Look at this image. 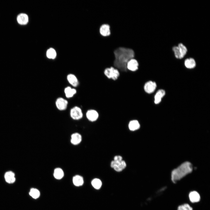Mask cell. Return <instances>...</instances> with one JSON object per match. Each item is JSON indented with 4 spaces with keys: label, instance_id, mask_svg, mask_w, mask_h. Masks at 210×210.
<instances>
[{
    "label": "cell",
    "instance_id": "e0dca14e",
    "mask_svg": "<svg viewBox=\"0 0 210 210\" xmlns=\"http://www.w3.org/2000/svg\"><path fill=\"white\" fill-rule=\"evenodd\" d=\"M67 80L72 86L76 87L78 84V82L77 77L72 74H69L67 76Z\"/></svg>",
    "mask_w": 210,
    "mask_h": 210
},
{
    "label": "cell",
    "instance_id": "5b68a950",
    "mask_svg": "<svg viewBox=\"0 0 210 210\" xmlns=\"http://www.w3.org/2000/svg\"><path fill=\"white\" fill-rule=\"evenodd\" d=\"M111 166L116 171L120 172L126 167V164L123 160L121 161L113 160L111 162Z\"/></svg>",
    "mask_w": 210,
    "mask_h": 210
},
{
    "label": "cell",
    "instance_id": "3957f363",
    "mask_svg": "<svg viewBox=\"0 0 210 210\" xmlns=\"http://www.w3.org/2000/svg\"><path fill=\"white\" fill-rule=\"evenodd\" d=\"M104 73L108 79L113 80L117 79L120 74L119 71L113 66L106 68L104 71Z\"/></svg>",
    "mask_w": 210,
    "mask_h": 210
},
{
    "label": "cell",
    "instance_id": "9c48e42d",
    "mask_svg": "<svg viewBox=\"0 0 210 210\" xmlns=\"http://www.w3.org/2000/svg\"><path fill=\"white\" fill-rule=\"evenodd\" d=\"M16 20L18 23L21 25H25L27 24L29 21L28 15L25 13H19L16 17Z\"/></svg>",
    "mask_w": 210,
    "mask_h": 210
},
{
    "label": "cell",
    "instance_id": "44dd1931",
    "mask_svg": "<svg viewBox=\"0 0 210 210\" xmlns=\"http://www.w3.org/2000/svg\"><path fill=\"white\" fill-rule=\"evenodd\" d=\"M177 46L181 59L183 58L186 55L188 51L186 47L181 43H179Z\"/></svg>",
    "mask_w": 210,
    "mask_h": 210
},
{
    "label": "cell",
    "instance_id": "6da1fadb",
    "mask_svg": "<svg viewBox=\"0 0 210 210\" xmlns=\"http://www.w3.org/2000/svg\"><path fill=\"white\" fill-rule=\"evenodd\" d=\"M114 59L113 66L117 69L120 72H125L128 70L126 65L130 59L134 58L135 52L132 49L119 47L113 52Z\"/></svg>",
    "mask_w": 210,
    "mask_h": 210
},
{
    "label": "cell",
    "instance_id": "7a4b0ae2",
    "mask_svg": "<svg viewBox=\"0 0 210 210\" xmlns=\"http://www.w3.org/2000/svg\"><path fill=\"white\" fill-rule=\"evenodd\" d=\"M192 170V166L190 163L188 162H184L172 171L171 174L172 182L176 183L191 173Z\"/></svg>",
    "mask_w": 210,
    "mask_h": 210
},
{
    "label": "cell",
    "instance_id": "8fae6325",
    "mask_svg": "<svg viewBox=\"0 0 210 210\" xmlns=\"http://www.w3.org/2000/svg\"><path fill=\"white\" fill-rule=\"evenodd\" d=\"M99 32L100 35L103 36H109L111 34L110 26L107 24H102L99 28Z\"/></svg>",
    "mask_w": 210,
    "mask_h": 210
},
{
    "label": "cell",
    "instance_id": "52a82bcc",
    "mask_svg": "<svg viewBox=\"0 0 210 210\" xmlns=\"http://www.w3.org/2000/svg\"><path fill=\"white\" fill-rule=\"evenodd\" d=\"M139 63L137 60L135 58H132L130 60L127 62L126 67L128 70L135 72L138 70Z\"/></svg>",
    "mask_w": 210,
    "mask_h": 210
},
{
    "label": "cell",
    "instance_id": "277c9868",
    "mask_svg": "<svg viewBox=\"0 0 210 210\" xmlns=\"http://www.w3.org/2000/svg\"><path fill=\"white\" fill-rule=\"evenodd\" d=\"M156 87L157 85L155 82L149 80L144 83L143 89L144 91L146 93L150 94L154 92L155 90Z\"/></svg>",
    "mask_w": 210,
    "mask_h": 210
},
{
    "label": "cell",
    "instance_id": "603a6c76",
    "mask_svg": "<svg viewBox=\"0 0 210 210\" xmlns=\"http://www.w3.org/2000/svg\"><path fill=\"white\" fill-rule=\"evenodd\" d=\"M29 193L31 197L35 199L38 198L40 195L39 191L37 189L35 188H31Z\"/></svg>",
    "mask_w": 210,
    "mask_h": 210
},
{
    "label": "cell",
    "instance_id": "ffe728a7",
    "mask_svg": "<svg viewBox=\"0 0 210 210\" xmlns=\"http://www.w3.org/2000/svg\"><path fill=\"white\" fill-rule=\"evenodd\" d=\"M64 92L66 97L68 98L73 97L76 92V89L69 86L65 88Z\"/></svg>",
    "mask_w": 210,
    "mask_h": 210
},
{
    "label": "cell",
    "instance_id": "d4e9b609",
    "mask_svg": "<svg viewBox=\"0 0 210 210\" xmlns=\"http://www.w3.org/2000/svg\"><path fill=\"white\" fill-rule=\"evenodd\" d=\"M46 56L48 58L55 59L56 56V53L55 50L52 48L49 49L47 51Z\"/></svg>",
    "mask_w": 210,
    "mask_h": 210
},
{
    "label": "cell",
    "instance_id": "9a60e30c",
    "mask_svg": "<svg viewBox=\"0 0 210 210\" xmlns=\"http://www.w3.org/2000/svg\"><path fill=\"white\" fill-rule=\"evenodd\" d=\"M4 178L6 182L10 184L14 183L15 180V174L11 171L6 172L4 175Z\"/></svg>",
    "mask_w": 210,
    "mask_h": 210
},
{
    "label": "cell",
    "instance_id": "d6986e66",
    "mask_svg": "<svg viewBox=\"0 0 210 210\" xmlns=\"http://www.w3.org/2000/svg\"><path fill=\"white\" fill-rule=\"evenodd\" d=\"M73 182L74 185L79 186H82L83 184L84 181L82 177L80 175H76L73 177Z\"/></svg>",
    "mask_w": 210,
    "mask_h": 210
},
{
    "label": "cell",
    "instance_id": "30bf717a",
    "mask_svg": "<svg viewBox=\"0 0 210 210\" xmlns=\"http://www.w3.org/2000/svg\"><path fill=\"white\" fill-rule=\"evenodd\" d=\"M68 104V101L62 97L58 98L56 101V106L58 109L60 111L65 110Z\"/></svg>",
    "mask_w": 210,
    "mask_h": 210
},
{
    "label": "cell",
    "instance_id": "2e32d148",
    "mask_svg": "<svg viewBox=\"0 0 210 210\" xmlns=\"http://www.w3.org/2000/svg\"><path fill=\"white\" fill-rule=\"evenodd\" d=\"M140 126L139 121L136 119L131 120L130 121L128 124L129 129L132 131L138 130Z\"/></svg>",
    "mask_w": 210,
    "mask_h": 210
},
{
    "label": "cell",
    "instance_id": "4fadbf2b",
    "mask_svg": "<svg viewBox=\"0 0 210 210\" xmlns=\"http://www.w3.org/2000/svg\"><path fill=\"white\" fill-rule=\"evenodd\" d=\"M189 197L190 201L193 203L198 202L200 200L199 194L196 191H192L189 194Z\"/></svg>",
    "mask_w": 210,
    "mask_h": 210
},
{
    "label": "cell",
    "instance_id": "ba28073f",
    "mask_svg": "<svg viewBox=\"0 0 210 210\" xmlns=\"http://www.w3.org/2000/svg\"><path fill=\"white\" fill-rule=\"evenodd\" d=\"M86 116L87 119L92 122L97 121L99 117V114L97 111L93 109H88L86 112Z\"/></svg>",
    "mask_w": 210,
    "mask_h": 210
},
{
    "label": "cell",
    "instance_id": "484cf974",
    "mask_svg": "<svg viewBox=\"0 0 210 210\" xmlns=\"http://www.w3.org/2000/svg\"><path fill=\"white\" fill-rule=\"evenodd\" d=\"M177 210H193V209L188 204H184L179 206Z\"/></svg>",
    "mask_w": 210,
    "mask_h": 210
},
{
    "label": "cell",
    "instance_id": "5bb4252c",
    "mask_svg": "<svg viewBox=\"0 0 210 210\" xmlns=\"http://www.w3.org/2000/svg\"><path fill=\"white\" fill-rule=\"evenodd\" d=\"M165 94V91L163 89L159 90L154 96V103L155 104H159L161 101L162 99Z\"/></svg>",
    "mask_w": 210,
    "mask_h": 210
},
{
    "label": "cell",
    "instance_id": "7402d4cb",
    "mask_svg": "<svg viewBox=\"0 0 210 210\" xmlns=\"http://www.w3.org/2000/svg\"><path fill=\"white\" fill-rule=\"evenodd\" d=\"M53 176L56 179H61L64 176V172L63 170L60 168H55L54 170Z\"/></svg>",
    "mask_w": 210,
    "mask_h": 210
},
{
    "label": "cell",
    "instance_id": "4316f807",
    "mask_svg": "<svg viewBox=\"0 0 210 210\" xmlns=\"http://www.w3.org/2000/svg\"><path fill=\"white\" fill-rule=\"evenodd\" d=\"M172 50L174 52L176 58L177 59H181L178 46H173L172 48Z\"/></svg>",
    "mask_w": 210,
    "mask_h": 210
},
{
    "label": "cell",
    "instance_id": "8992f818",
    "mask_svg": "<svg viewBox=\"0 0 210 210\" xmlns=\"http://www.w3.org/2000/svg\"><path fill=\"white\" fill-rule=\"evenodd\" d=\"M70 115L73 119L77 120L80 119L83 117V113L80 108L75 106L71 109Z\"/></svg>",
    "mask_w": 210,
    "mask_h": 210
},
{
    "label": "cell",
    "instance_id": "ac0fdd59",
    "mask_svg": "<svg viewBox=\"0 0 210 210\" xmlns=\"http://www.w3.org/2000/svg\"><path fill=\"white\" fill-rule=\"evenodd\" d=\"M184 65L186 68L189 69H192L195 67L196 63L193 58H187L185 60Z\"/></svg>",
    "mask_w": 210,
    "mask_h": 210
},
{
    "label": "cell",
    "instance_id": "cb8c5ba5",
    "mask_svg": "<svg viewBox=\"0 0 210 210\" xmlns=\"http://www.w3.org/2000/svg\"><path fill=\"white\" fill-rule=\"evenodd\" d=\"M91 184L93 187L97 189H100L102 185L101 181L97 178L94 179L91 182Z\"/></svg>",
    "mask_w": 210,
    "mask_h": 210
},
{
    "label": "cell",
    "instance_id": "7c38bea8",
    "mask_svg": "<svg viewBox=\"0 0 210 210\" xmlns=\"http://www.w3.org/2000/svg\"><path fill=\"white\" fill-rule=\"evenodd\" d=\"M81 135L79 133H74L71 136V142L74 145H77L79 144L82 141Z\"/></svg>",
    "mask_w": 210,
    "mask_h": 210
}]
</instances>
